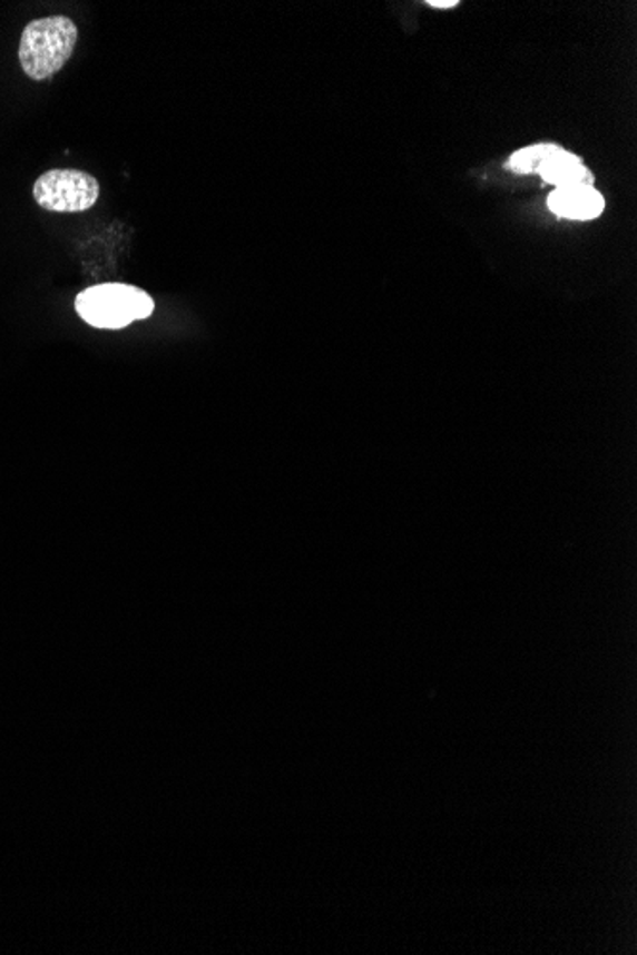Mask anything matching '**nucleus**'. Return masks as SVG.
Instances as JSON below:
<instances>
[{
  "label": "nucleus",
  "mask_w": 637,
  "mask_h": 955,
  "mask_svg": "<svg viewBox=\"0 0 637 955\" xmlns=\"http://www.w3.org/2000/svg\"><path fill=\"white\" fill-rule=\"evenodd\" d=\"M33 197L48 213H85L100 197V184L92 174L58 168L40 174L35 181Z\"/></svg>",
  "instance_id": "nucleus-3"
},
{
  "label": "nucleus",
  "mask_w": 637,
  "mask_h": 955,
  "mask_svg": "<svg viewBox=\"0 0 637 955\" xmlns=\"http://www.w3.org/2000/svg\"><path fill=\"white\" fill-rule=\"evenodd\" d=\"M548 208L559 218L594 219L604 213V195L591 184L558 187L548 197Z\"/></svg>",
  "instance_id": "nucleus-4"
},
{
  "label": "nucleus",
  "mask_w": 637,
  "mask_h": 955,
  "mask_svg": "<svg viewBox=\"0 0 637 955\" xmlns=\"http://www.w3.org/2000/svg\"><path fill=\"white\" fill-rule=\"evenodd\" d=\"M75 309L94 328L119 331L133 325L134 321L151 317L155 302L146 291L136 286L107 283L82 291L75 299Z\"/></svg>",
  "instance_id": "nucleus-2"
},
{
  "label": "nucleus",
  "mask_w": 637,
  "mask_h": 955,
  "mask_svg": "<svg viewBox=\"0 0 637 955\" xmlns=\"http://www.w3.org/2000/svg\"><path fill=\"white\" fill-rule=\"evenodd\" d=\"M537 173L546 184L556 187L578 186V184H591V174L582 165L577 155L565 151L561 147L550 144L548 154L542 157Z\"/></svg>",
  "instance_id": "nucleus-5"
},
{
  "label": "nucleus",
  "mask_w": 637,
  "mask_h": 955,
  "mask_svg": "<svg viewBox=\"0 0 637 955\" xmlns=\"http://www.w3.org/2000/svg\"><path fill=\"white\" fill-rule=\"evenodd\" d=\"M548 149H550V144H538V146L519 149L508 160V168L518 174L537 173L538 165H540L542 157L548 154Z\"/></svg>",
  "instance_id": "nucleus-6"
},
{
  "label": "nucleus",
  "mask_w": 637,
  "mask_h": 955,
  "mask_svg": "<svg viewBox=\"0 0 637 955\" xmlns=\"http://www.w3.org/2000/svg\"><path fill=\"white\" fill-rule=\"evenodd\" d=\"M457 0H430V7L433 8H452L457 7Z\"/></svg>",
  "instance_id": "nucleus-7"
},
{
  "label": "nucleus",
  "mask_w": 637,
  "mask_h": 955,
  "mask_svg": "<svg viewBox=\"0 0 637 955\" xmlns=\"http://www.w3.org/2000/svg\"><path fill=\"white\" fill-rule=\"evenodd\" d=\"M79 40V27L66 16L27 23L20 40V63L31 80L42 82L66 67Z\"/></svg>",
  "instance_id": "nucleus-1"
}]
</instances>
